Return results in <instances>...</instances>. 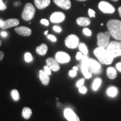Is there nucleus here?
<instances>
[{"label": "nucleus", "instance_id": "nucleus-1", "mask_svg": "<svg viewBox=\"0 0 121 121\" xmlns=\"http://www.w3.org/2000/svg\"><path fill=\"white\" fill-rule=\"evenodd\" d=\"M94 54L99 61L103 65H110L113 62L114 58L110 56L106 48L98 47L94 51Z\"/></svg>", "mask_w": 121, "mask_h": 121}, {"label": "nucleus", "instance_id": "nucleus-2", "mask_svg": "<svg viewBox=\"0 0 121 121\" xmlns=\"http://www.w3.org/2000/svg\"><path fill=\"white\" fill-rule=\"evenodd\" d=\"M108 31L113 38L121 41V21L110 20L107 22Z\"/></svg>", "mask_w": 121, "mask_h": 121}, {"label": "nucleus", "instance_id": "nucleus-3", "mask_svg": "<svg viewBox=\"0 0 121 121\" xmlns=\"http://www.w3.org/2000/svg\"><path fill=\"white\" fill-rule=\"evenodd\" d=\"M106 49L110 56L114 58L121 56V42L112 41L110 42Z\"/></svg>", "mask_w": 121, "mask_h": 121}, {"label": "nucleus", "instance_id": "nucleus-4", "mask_svg": "<svg viewBox=\"0 0 121 121\" xmlns=\"http://www.w3.org/2000/svg\"><path fill=\"white\" fill-rule=\"evenodd\" d=\"M35 13V9L34 6L30 3H28L25 4L23 11H22V19L25 21L31 20L34 17Z\"/></svg>", "mask_w": 121, "mask_h": 121}, {"label": "nucleus", "instance_id": "nucleus-5", "mask_svg": "<svg viewBox=\"0 0 121 121\" xmlns=\"http://www.w3.org/2000/svg\"><path fill=\"white\" fill-rule=\"evenodd\" d=\"M110 34L109 31L105 33H100L97 35V44L98 47L107 48L109 44Z\"/></svg>", "mask_w": 121, "mask_h": 121}, {"label": "nucleus", "instance_id": "nucleus-6", "mask_svg": "<svg viewBox=\"0 0 121 121\" xmlns=\"http://www.w3.org/2000/svg\"><path fill=\"white\" fill-rule=\"evenodd\" d=\"M65 43L66 46L69 49H75L79 44V38L75 34H71L65 39Z\"/></svg>", "mask_w": 121, "mask_h": 121}, {"label": "nucleus", "instance_id": "nucleus-7", "mask_svg": "<svg viewBox=\"0 0 121 121\" xmlns=\"http://www.w3.org/2000/svg\"><path fill=\"white\" fill-rule=\"evenodd\" d=\"M89 58L87 56H84L83 58L81 60V69L83 75L85 78L89 79L92 77V73H90L89 70Z\"/></svg>", "mask_w": 121, "mask_h": 121}, {"label": "nucleus", "instance_id": "nucleus-8", "mask_svg": "<svg viewBox=\"0 0 121 121\" xmlns=\"http://www.w3.org/2000/svg\"><path fill=\"white\" fill-rule=\"evenodd\" d=\"M89 70L92 74H98L101 72V65L96 60L89 58L88 62Z\"/></svg>", "mask_w": 121, "mask_h": 121}, {"label": "nucleus", "instance_id": "nucleus-9", "mask_svg": "<svg viewBox=\"0 0 121 121\" xmlns=\"http://www.w3.org/2000/svg\"><path fill=\"white\" fill-rule=\"evenodd\" d=\"M99 10L105 13H114V7L107 1H101L98 4Z\"/></svg>", "mask_w": 121, "mask_h": 121}, {"label": "nucleus", "instance_id": "nucleus-10", "mask_svg": "<svg viewBox=\"0 0 121 121\" xmlns=\"http://www.w3.org/2000/svg\"><path fill=\"white\" fill-rule=\"evenodd\" d=\"M55 59L59 63L65 64V63L69 62L71 60V57L67 53L60 51L56 54Z\"/></svg>", "mask_w": 121, "mask_h": 121}, {"label": "nucleus", "instance_id": "nucleus-11", "mask_svg": "<svg viewBox=\"0 0 121 121\" xmlns=\"http://www.w3.org/2000/svg\"><path fill=\"white\" fill-rule=\"evenodd\" d=\"M65 118L68 121H80L79 117L70 108H66L63 112Z\"/></svg>", "mask_w": 121, "mask_h": 121}, {"label": "nucleus", "instance_id": "nucleus-12", "mask_svg": "<svg viewBox=\"0 0 121 121\" xmlns=\"http://www.w3.org/2000/svg\"><path fill=\"white\" fill-rule=\"evenodd\" d=\"M65 19V15L62 12H55L50 16V20L53 23H60Z\"/></svg>", "mask_w": 121, "mask_h": 121}, {"label": "nucleus", "instance_id": "nucleus-13", "mask_svg": "<svg viewBox=\"0 0 121 121\" xmlns=\"http://www.w3.org/2000/svg\"><path fill=\"white\" fill-rule=\"evenodd\" d=\"M47 65L50 68L51 70L54 72L58 71L60 69V66L59 63L56 59L50 57L47 59Z\"/></svg>", "mask_w": 121, "mask_h": 121}, {"label": "nucleus", "instance_id": "nucleus-14", "mask_svg": "<svg viewBox=\"0 0 121 121\" xmlns=\"http://www.w3.org/2000/svg\"><path fill=\"white\" fill-rule=\"evenodd\" d=\"M19 24V20L16 19H10L4 21L2 26L1 27L2 29L6 30L7 29L17 26Z\"/></svg>", "mask_w": 121, "mask_h": 121}, {"label": "nucleus", "instance_id": "nucleus-15", "mask_svg": "<svg viewBox=\"0 0 121 121\" xmlns=\"http://www.w3.org/2000/svg\"><path fill=\"white\" fill-rule=\"evenodd\" d=\"M16 33L20 35L24 36V37H28L31 34L32 31L29 28L26 26H19L15 28Z\"/></svg>", "mask_w": 121, "mask_h": 121}, {"label": "nucleus", "instance_id": "nucleus-16", "mask_svg": "<svg viewBox=\"0 0 121 121\" xmlns=\"http://www.w3.org/2000/svg\"><path fill=\"white\" fill-rule=\"evenodd\" d=\"M53 2L58 6L64 10H69L71 6L70 0H53Z\"/></svg>", "mask_w": 121, "mask_h": 121}, {"label": "nucleus", "instance_id": "nucleus-17", "mask_svg": "<svg viewBox=\"0 0 121 121\" xmlns=\"http://www.w3.org/2000/svg\"><path fill=\"white\" fill-rule=\"evenodd\" d=\"M39 79L41 81L42 84L44 85L47 86L49 84L50 81L49 75L44 71V70H40L39 72Z\"/></svg>", "mask_w": 121, "mask_h": 121}, {"label": "nucleus", "instance_id": "nucleus-18", "mask_svg": "<svg viewBox=\"0 0 121 121\" xmlns=\"http://www.w3.org/2000/svg\"><path fill=\"white\" fill-rule=\"evenodd\" d=\"M51 3V0H34V4L37 8L40 10L48 7Z\"/></svg>", "mask_w": 121, "mask_h": 121}, {"label": "nucleus", "instance_id": "nucleus-19", "mask_svg": "<svg viewBox=\"0 0 121 121\" xmlns=\"http://www.w3.org/2000/svg\"><path fill=\"white\" fill-rule=\"evenodd\" d=\"M76 22L78 25L81 26H87L91 23L89 18L86 17H80L76 20Z\"/></svg>", "mask_w": 121, "mask_h": 121}, {"label": "nucleus", "instance_id": "nucleus-20", "mask_svg": "<svg viewBox=\"0 0 121 121\" xmlns=\"http://www.w3.org/2000/svg\"><path fill=\"white\" fill-rule=\"evenodd\" d=\"M48 51V47L45 44H42L36 48V52L39 55L44 56L47 53Z\"/></svg>", "mask_w": 121, "mask_h": 121}, {"label": "nucleus", "instance_id": "nucleus-21", "mask_svg": "<svg viewBox=\"0 0 121 121\" xmlns=\"http://www.w3.org/2000/svg\"><path fill=\"white\" fill-rule=\"evenodd\" d=\"M107 76L110 79H114L117 77V73L116 69L114 67H108L107 69Z\"/></svg>", "mask_w": 121, "mask_h": 121}, {"label": "nucleus", "instance_id": "nucleus-22", "mask_svg": "<svg viewBox=\"0 0 121 121\" xmlns=\"http://www.w3.org/2000/svg\"><path fill=\"white\" fill-rule=\"evenodd\" d=\"M32 114V110L29 107H24L22 109V116L25 119H29Z\"/></svg>", "mask_w": 121, "mask_h": 121}, {"label": "nucleus", "instance_id": "nucleus-23", "mask_svg": "<svg viewBox=\"0 0 121 121\" xmlns=\"http://www.w3.org/2000/svg\"><path fill=\"white\" fill-rule=\"evenodd\" d=\"M107 94L109 97L114 98L117 96L118 94V89L116 87L110 86L107 89Z\"/></svg>", "mask_w": 121, "mask_h": 121}, {"label": "nucleus", "instance_id": "nucleus-24", "mask_svg": "<svg viewBox=\"0 0 121 121\" xmlns=\"http://www.w3.org/2000/svg\"><path fill=\"white\" fill-rule=\"evenodd\" d=\"M102 84V79L99 78H96L94 80L92 84V89L94 91H97Z\"/></svg>", "mask_w": 121, "mask_h": 121}, {"label": "nucleus", "instance_id": "nucleus-25", "mask_svg": "<svg viewBox=\"0 0 121 121\" xmlns=\"http://www.w3.org/2000/svg\"><path fill=\"white\" fill-rule=\"evenodd\" d=\"M78 49H79L80 52H81L84 56H86L88 54V49H87V46L84 43H80L78 45Z\"/></svg>", "mask_w": 121, "mask_h": 121}, {"label": "nucleus", "instance_id": "nucleus-26", "mask_svg": "<svg viewBox=\"0 0 121 121\" xmlns=\"http://www.w3.org/2000/svg\"><path fill=\"white\" fill-rule=\"evenodd\" d=\"M11 95L13 100L16 101H16L19 100L20 99L19 93V91H18V90H16V89H13V90L11 91Z\"/></svg>", "mask_w": 121, "mask_h": 121}, {"label": "nucleus", "instance_id": "nucleus-27", "mask_svg": "<svg viewBox=\"0 0 121 121\" xmlns=\"http://www.w3.org/2000/svg\"><path fill=\"white\" fill-rule=\"evenodd\" d=\"M24 60H25V61L26 62H31L33 60V57L31 54L29 52L25 53V55H24Z\"/></svg>", "mask_w": 121, "mask_h": 121}, {"label": "nucleus", "instance_id": "nucleus-28", "mask_svg": "<svg viewBox=\"0 0 121 121\" xmlns=\"http://www.w3.org/2000/svg\"><path fill=\"white\" fill-rule=\"evenodd\" d=\"M82 32L84 33V34L85 35L87 36V37H90L91 35V31L89 29L87 28H84V29L82 30Z\"/></svg>", "mask_w": 121, "mask_h": 121}, {"label": "nucleus", "instance_id": "nucleus-29", "mask_svg": "<svg viewBox=\"0 0 121 121\" xmlns=\"http://www.w3.org/2000/svg\"><path fill=\"white\" fill-rule=\"evenodd\" d=\"M87 91V88L85 86H84L78 87V91H79V93L82 94H85L86 93Z\"/></svg>", "mask_w": 121, "mask_h": 121}, {"label": "nucleus", "instance_id": "nucleus-30", "mask_svg": "<svg viewBox=\"0 0 121 121\" xmlns=\"http://www.w3.org/2000/svg\"><path fill=\"white\" fill-rule=\"evenodd\" d=\"M7 9V6L3 2L2 0H0V10L4 11Z\"/></svg>", "mask_w": 121, "mask_h": 121}, {"label": "nucleus", "instance_id": "nucleus-31", "mask_svg": "<svg viewBox=\"0 0 121 121\" xmlns=\"http://www.w3.org/2000/svg\"><path fill=\"white\" fill-rule=\"evenodd\" d=\"M84 82H85V80L84 78H81V79L79 80L76 83V86L78 87L82 86L84 84Z\"/></svg>", "mask_w": 121, "mask_h": 121}, {"label": "nucleus", "instance_id": "nucleus-32", "mask_svg": "<svg viewBox=\"0 0 121 121\" xmlns=\"http://www.w3.org/2000/svg\"><path fill=\"white\" fill-rule=\"evenodd\" d=\"M88 14L90 17H95V11L93 9H89L88 10Z\"/></svg>", "mask_w": 121, "mask_h": 121}, {"label": "nucleus", "instance_id": "nucleus-33", "mask_svg": "<svg viewBox=\"0 0 121 121\" xmlns=\"http://www.w3.org/2000/svg\"><path fill=\"white\" fill-rule=\"evenodd\" d=\"M47 38L49 39L50 40H51L52 42H56L57 41V38L55 36L53 35L52 34L47 35Z\"/></svg>", "mask_w": 121, "mask_h": 121}, {"label": "nucleus", "instance_id": "nucleus-34", "mask_svg": "<svg viewBox=\"0 0 121 121\" xmlns=\"http://www.w3.org/2000/svg\"><path fill=\"white\" fill-rule=\"evenodd\" d=\"M84 56V55L82 53H81V52H78L77 53L76 55V59L78 60H81L83 58Z\"/></svg>", "mask_w": 121, "mask_h": 121}, {"label": "nucleus", "instance_id": "nucleus-35", "mask_svg": "<svg viewBox=\"0 0 121 121\" xmlns=\"http://www.w3.org/2000/svg\"><path fill=\"white\" fill-rule=\"evenodd\" d=\"M44 71L46 72L48 75L50 76L52 74V73H51V71L52 70L50 69V68L48 67L47 65V66H45L44 67Z\"/></svg>", "mask_w": 121, "mask_h": 121}, {"label": "nucleus", "instance_id": "nucleus-36", "mask_svg": "<svg viewBox=\"0 0 121 121\" xmlns=\"http://www.w3.org/2000/svg\"><path fill=\"white\" fill-rule=\"evenodd\" d=\"M53 29L54 31H56V32L58 33L61 32L62 30V28H60V26H57V25H55V26H54L53 27Z\"/></svg>", "mask_w": 121, "mask_h": 121}, {"label": "nucleus", "instance_id": "nucleus-37", "mask_svg": "<svg viewBox=\"0 0 121 121\" xmlns=\"http://www.w3.org/2000/svg\"><path fill=\"white\" fill-rule=\"evenodd\" d=\"M40 23L43 24L44 25H45V26H48V25H49V21H48L47 19H42L41 20H40Z\"/></svg>", "mask_w": 121, "mask_h": 121}, {"label": "nucleus", "instance_id": "nucleus-38", "mask_svg": "<svg viewBox=\"0 0 121 121\" xmlns=\"http://www.w3.org/2000/svg\"><path fill=\"white\" fill-rule=\"evenodd\" d=\"M69 76L71 77V78H74V77H75L77 75V71L73 70V69H71V70L69 71Z\"/></svg>", "mask_w": 121, "mask_h": 121}, {"label": "nucleus", "instance_id": "nucleus-39", "mask_svg": "<svg viewBox=\"0 0 121 121\" xmlns=\"http://www.w3.org/2000/svg\"><path fill=\"white\" fill-rule=\"evenodd\" d=\"M116 69L118 71H119V72H121V62L118 63L117 65H116Z\"/></svg>", "mask_w": 121, "mask_h": 121}, {"label": "nucleus", "instance_id": "nucleus-40", "mask_svg": "<svg viewBox=\"0 0 121 121\" xmlns=\"http://www.w3.org/2000/svg\"><path fill=\"white\" fill-rule=\"evenodd\" d=\"M0 35H1V37H4V38H5L6 37L7 35H8V33H7L6 31H2V32H1L0 33Z\"/></svg>", "mask_w": 121, "mask_h": 121}, {"label": "nucleus", "instance_id": "nucleus-41", "mask_svg": "<svg viewBox=\"0 0 121 121\" xmlns=\"http://www.w3.org/2000/svg\"><path fill=\"white\" fill-rule=\"evenodd\" d=\"M4 53L2 52V51H0V61H1V60H2L3 58H4Z\"/></svg>", "mask_w": 121, "mask_h": 121}, {"label": "nucleus", "instance_id": "nucleus-42", "mask_svg": "<svg viewBox=\"0 0 121 121\" xmlns=\"http://www.w3.org/2000/svg\"><path fill=\"white\" fill-rule=\"evenodd\" d=\"M14 4L15 6L16 7L19 6L21 5V2H20V1H16V2H15L14 4Z\"/></svg>", "mask_w": 121, "mask_h": 121}, {"label": "nucleus", "instance_id": "nucleus-43", "mask_svg": "<svg viewBox=\"0 0 121 121\" xmlns=\"http://www.w3.org/2000/svg\"><path fill=\"white\" fill-rule=\"evenodd\" d=\"M72 69H73V70L76 71H78V66H73V68H72Z\"/></svg>", "mask_w": 121, "mask_h": 121}, {"label": "nucleus", "instance_id": "nucleus-44", "mask_svg": "<svg viewBox=\"0 0 121 121\" xmlns=\"http://www.w3.org/2000/svg\"><path fill=\"white\" fill-rule=\"evenodd\" d=\"M118 13L119 16H120V17H121V6L118 8Z\"/></svg>", "mask_w": 121, "mask_h": 121}, {"label": "nucleus", "instance_id": "nucleus-45", "mask_svg": "<svg viewBox=\"0 0 121 121\" xmlns=\"http://www.w3.org/2000/svg\"><path fill=\"white\" fill-rule=\"evenodd\" d=\"M3 22H4V21H3L2 20H0V27L2 26Z\"/></svg>", "mask_w": 121, "mask_h": 121}, {"label": "nucleus", "instance_id": "nucleus-46", "mask_svg": "<svg viewBox=\"0 0 121 121\" xmlns=\"http://www.w3.org/2000/svg\"><path fill=\"white\" fill-rule=\"evenodd\" d=\"M48 33V30H46V31H45L44 32V34L46 35H47Z\"/></svg>", "mask_w": 121, "mask_h": 121}, {"label": "nucleus", "instance_id": "nucleus-47", "mask_svg": "<svg viewBox=\"0 0 121 121\" xmlns=\"http://www.w3.org/2000/svg\"><path fill=\"white\" fill-rule=\"evenodd\" d=\"M1 45H2V40H1V39H0V47L1 46Z\"/></svg>", "mask_w": 121, "mask_h": 121}, {"label": "nucleus", "instance_id": "nucleus-48", "mask_svg": "<svg viewBox=\"0 0 121 121\" xmlns=\"http://www.w3.org/2000/svg\"><path fill=\"white\" fill-rule=\"evenodd\" d=\"M77 1H86V0H77Z\"/></svg>", "mask_w": 121, "mask_h": 121}, {"label": "nucleus", "instance_id": "nucleus-49", "mask_svg": "<svg viewBox=\"0 0 121 121\" xmlns=\"http://www.w3.org/2000/svg\"><path fill=\"white\" fill-rule=\"evenodd\" d=\"M112 1H118V0H112Z\"/></svg>", "mask_w": 121, "mask_h": 121}, {"label": "nucleus", "instance_id": "nucleus-50", "mask_svg": "<svg viewBox=\"0 0 121 121\" xmlns=\"http://www.w3.org/2000/svg\"><path fill=\"white\" fill-rule=\"evenodd\" d=\"M101 25H102V26H103V23L101 24Z\"/></svg>", "mask_w": 121, "mask_h": 121}]
</instances>
